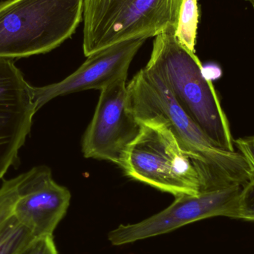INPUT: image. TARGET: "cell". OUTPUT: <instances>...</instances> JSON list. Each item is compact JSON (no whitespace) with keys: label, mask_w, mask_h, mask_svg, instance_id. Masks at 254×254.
<instances>
[{"label":"cell","mask_w":254,"mask_h":254,"mask_svg":"<svg viewBox=\"0 0 254 254\" xmlns=\"http://www.w3.org/2000/svg\"><path fill=\"white\" fill-rule=\"evenodd\" d=\"M127 104L136 120L164 124L193 163L201 192L243 187L254 178L247 160L239 151L216 144L183 111L161 77L145 66L127 83Z\"/></svg>","instance_id":"obj_1"},{"label":"cell","mask_w":254,"mask_h":254,"mask_svg":"<svg viewBox=\"0 0 254 254\" xmlns=\"http://www.w3.org/2000/svg\"><path fill=\"white\" fill-rule=\"evenodd\" d=\"M176 28L155 37L146 66L158 74L179 107L217 146L234 152L229 122L212 80L195 53L178 42Z\"/></svg>","instance_id":"obj_2"},{"label":"cell","mask_w":254,"mask_h":254,"mask_svg":"<svg viewBox=\"0 0 254 254\" xmlns=\"http://www.w3.org/2000/svg\"><path fill=\"white\" fill-rule=\"evenodd\" d=\"M84 0L0 3V58L19 59L59 47L83 20Z\"/></svg>","instance_id":"obj_3"},{"label":"cell","mask_w":254,"mask_h":254,"mask_svg":"<svg viewBox=\"0 0 254 254\" xmlns=\"http://www.w3.org/2000/svg\"><path fill=\"white\" fill-rule=\"evenodd\" d=\"M183 0H84L86 57L127 40L156 37L177 27Z\"/></svg>","instance_id":"obj_4"},{"label":"cell","mask_w":254,"mask_h":254,"mask_svg":"<svg viewBox=\"0 0 254 254\" xmlns=\"http://www.w3.org/2000/svg\"><path fill=\"white\" fill-rule=\"evenodd\" d=\"M140 124L120 167L125 175L175 197L201 192L199 175L170 128L158 122Z\"/></svg>","instance_id":"obj_5"},{"label":"cell","mask_w":254,"mask_h":254,"mask_svg":"<svg viewBox=\"0 0 254 254\" xmlns=\"http://www.w3.org/2000/svg\"><path fill=\"white\" fill-rule=\"evenodd\" d=\"M127 81L118 80L101 90L82 140L85 158L110 161L120 167L127 149L140 133L141 125L128 110Z\"/></svg>","instance_id":"obj_6"},{"label":"cell","mask_w":254,"mask_h":254,"mask_svg":"<svg viewBox=\"0 0 254 254\" xmlns=\"http://www.w3.org/2000/svg\"><path fill=\"white\" fill-rule=\"evenodd\" d=\"M241 188L232 187L176 197V200L160 213L138 223L120 225L113 230L109 234V240L113 246H123L167 234L208 218L225 216L234 219Z\"/></svg>","instance_id":"obj_7"},{"label":"cell","mask_w":254,"mask_h":254,"mask_svg":"<svg viewBox=\"0 0 254 254\" xmlns=\"http://www.w3.org/2000/svg\"><path fill=\"white\" fill-rule=\"evenodd\" d=\"M37 111L34 86L13 60L0 58V179L19 163V149Z\"/></svg>","instance_id":"obj_8"},{"label":"cell","mask_w":254,"mask_h":254,"mask_svg":"<svg viewBox=\"0 0 254 254\" xmlns=\"http://www.w3.org/2000/svg\"><path fill=\"white\" fill-rule=\"evenodd\" d=\"M146 40L138 38L109 46L88 56L74 72L61 81L34 86L37 110L58 97L90 89L101 91L118 80H127L130 64Z\"/></svg>","instance_id":"obj_9"},{"label":"cell","mask_w":254,"mask_h":254,"mask_svg":"<svg viewBox=\"0 0 254 254\" xmlns=\"http://www.w3.org/2000/svg\"><path fill=\"white\" fill-rule=\"evenodd\" d=\"M19 193L13 216L34 238L53 237L69 207V190L54 180L49 167L38 166L25 173Z\"/></svg>","instance_id":"obj_10"},{"label":"cell","mask_w":254,"mask_h":254,"mask_svg":"<svg viewBox=\"0 0 254 254\" xmlns=\"http://www.w3.org/2000/svg\"><path fill=\"white\" fill-rule=\"evenodd\" d=\"M198 19V0H183L175 36L182 46L192 53H195Z\"/></svg>","instance_id":"obj_11"},{"label":"cell","mask_w":254,"mask_h":254,"mask_svg":"<svg viewBox=\"0 0 254 254\" xmlns=\"http://www.w3.org/2000/svg\"><path fill=\"white\" fill-rule=\"evenodd\" d=\"M31 233L12 216L0 231V254H13L34 240Z\"/></svg>","instance_id":"obj_12"},{"label":"cell","mask_w":254,"mask_h":254,"mask_svg":"<svg viewBox=\"0 0 254 254\" xmlns=\"http://www.w3.org/2000/svg\"><path fill=\"white\" fill-rule=\"evenodd\" d=\"M25 173L3 182L0 188V231L13 216V207L19 198V188Z\"/></svg>","instance_id":"obj_13"},{"label":"cell","mask_w":254,"mask_h":254,"mask_svg":"<svg viewBox=\"0 0 254 254\" xmlns=\"http://www.w3.org/2000/svg\"><path fill=\"white\" fill-rule=\"evenodd\" d=\"M234 219L254 222V178L242 187Z\"/></svg>","instance_id":"obj_14"},{"label":"cell","mask_w":254,"mask_h":254,"mask_svg":"<svg viewBox=\"0 0 254 254\" xmlns=\"http://www.w3.org/2000/svg\"><path fill=\"white\" fill-rule=\"evenodd\" d=\"M13 254H58L53 237L34 238Z\"/></svg>","instance_id":"obj_15"},{"label":"cell","mask_w":254,"mask_h":254,"mask_svg":"<svg viewBox=\"0 0 254 254\" xmlns=\"http://www.w3.org/2000/svg\"><path fill=\"white\" fill-rule=\"evenodd\" d=\"M234 144L237 146L239 152L247 160L252 168L254 177V135L240 137L234 140Z\"/></svg>","instance_id":"obj_16"},{"label":"cell","mask_w":254,"mask_h":254,"mask_svg":"<svg viewBox=\"0 0 254 254\" xmlns=\"http://www.w3.org/2000/svg\"><path fill=\"white\" fill-rule=\"evenodd\" d=\"M246 1H249L252 3V6H253L254 9V0H246Z\"/></svg>","instance_id":"obj_17"}]
</instances>
